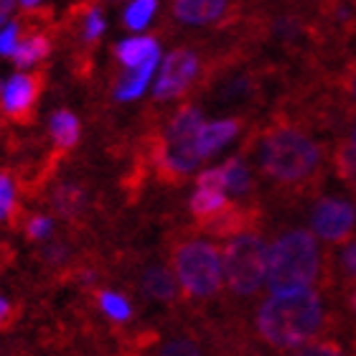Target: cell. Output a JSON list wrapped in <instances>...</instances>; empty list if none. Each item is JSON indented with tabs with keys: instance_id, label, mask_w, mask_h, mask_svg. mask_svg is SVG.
<instances>
[{
	"instance_id": "1",
	"label": "cell",
	"mask_w": 356,
	"mask_h": 356,
	"mask_svg": "<svg viewBox=\"0 0 356 356\" xmlns=\"http://www.w3.org/2000/svg\"><path fill=\"white\" fill-rule=\"evenodd\" d=\"M254 323L262 339L277 349L303 346L321 331L323 303L311 288L273 293V298L260 305Z\"/></svg>"
},
{
	"instance_id": "2",
	"label": "cell",
	"mask_w": 356,
	"mask_h": 356,
	"mask_svg": "<svg viewBox=\"0 0 356 356\" xmlns=\"http://www.w3.org/2000/svg\"><path fill=\"white\" fill-rule=\"evenodd\" d=\"M260 165L265 176L277 184H303L318 173L321 148L303 130L293 125H275L262 135Z\"/></svg>"
},
{
	"instance_id": "3",
	"label": "cell",
	"mask_w": 356,
	"mask_h": 356,
	"mask_svg": "<svg viewBox=\"0 0 356 356\" xmlns=\"http://www.w3.org/2000/svg\"><path fill=\"white\" fill-rule=\"evenodd\" d=\"M321 252L311 232L293 229L275 239L267 257V285L273 293L311 288L318 277Z\"/></svg>"
},
{
	"instance_id": "4",
	"label": "cell",
	"mask_w": 356,
	"mask_h": 356,
	"mask_svg": "<svg viewBox=\"0 0 356 356\" xmlns=\"http://www.w3.org/2000/svg\"><path fill=\"white\" fill-rule=\"evenodd\" d=\"M173 270L181 288L193 300L214 298L224 285V257L214 245L184 239L173 247Z\"/></svg>"
},
{
	"instance_id": "5",
	"label": "cell",
	"mask_w": 356,
	"mask_h": 356,
	"mask_svg": "<svg viewBox=\"0 0 356 356\" xmlns=\"http://www.w3.org/2000/svg\"><path fill=\"white\" fill-rule=\"evenodd\" d=\"M224 282L234 296H254L267 282V257L270 247L252 232H239L224 247Z\"/></svg>"
},
{
	"instance_id": "6",
	"label": "cell",
	"mask_w": 356,
	"mask_h": 356,
	"mask_svg": "<svg viewBox=\"0 0 356 356\" xmlns=\"http://www.w3.org/2000/svg\"><path fill=\"white\" fill-rule=\"evenodd\" d=\"M204 127L201 112L186 104L173 115L171 125L165 130L163 145L158 148V163L168 178H181L191 173L204 161L199 150V133Z\"/></svg>"
},
{
	"instance_id": "7",
	"label": "cell",
	"mask_w": 356,
	"mask_h": 356,
	"mask_svg": "<svg viewBox=\"0 0 356 356\" xmlns=\"http://www.w3.org/2000/svg\"><path fill=\"white\" fill-rule=\"evenodd\" d=\"M311 227L316 237L326 242H343L356 227V209L346 199L339 196H326L313 207Z\"/></svg>"
},
{
	"instance_id": "8",
	"label": "cell",
	"mask_w": 356,
	"mask_h": 356,
	"mask_svg": "<svg viewBox=\"0 0 356 356\" xmlns=\"http://www.w3.org/2000/svg\"><path fill=\"white\" fill-rule=\"evenodd\" d=\"M199 72V59L196 54L188 51V49H176L165 56L163 67H161V74H158L156 84V97L158 99H171L178 97L188 84L193 82V76Z\"/></svg>"
},
{
	"instance_id": "9",
	"label": "cell",
	"mask_w": 356,
	"mask_h": 356,
	"mask_svg": "<svg viewBox=\"0 0 356 356\" xmlns=\"http://www.w3.org/2000/svg\"><path fill=\"white\" fill-rule=\"evenodd\" d=\"M41 84H44L41 74H15L13 79H8V84L3 87V107H6L8 118L29 120L31 110L41 95Z\"/></svg>"
},
{
	"instance_id": "10",
	"label": "cell",
	"mask_w": 356,
	"mask_h": 356,
	"mask_svg": "<svg viewBox=\"0 0 356 356\" xmlns=\"http://www.w3.org/2000/svg\"><path fill=\"white\" fill-rule=\"evenodd\" d=\"M229 8V0H173V15L181 23L204 26L219 21Z\"/></svg>"
},
{
	"instance_id": "11",
	"label": "cell",
	"mask_w": 356,
	"mask_h": 356,
	"mask_svg": "<svg viewBox=\"0 0 356 356\" xmlns=\"http://www.w3.org/2000/svg\"><path fill=\"white\" fill-rule=\"evenodd\" d=\"M239 130H242V122L234 120V118L219 120V122H204V127H201V133H199L201 156L204 158L214 156L216 150L224 148V145H227V143H229Z\"/></svg>"
},
{
	"instance_id": "12",
	"label": "cell",
	"mask_w": 356,
	"mask_h": 356,
	"mask_svg": "<svg viewBox=\"0 0 356 356\" xmlns=\"http://www.w3.org/2000/svg\"><path fill=\"white\" fill-rule=\"evenodd\" d=\"M143 290L145 296L153 298V300H161V303H173L178 296L176 288V277H173L165 267H148L140 277Z\"/></svg>"
},
{
	"instance_id": "13",
	"label": "cell",
	"mask_w": 356,
	"mask_h": 356,
	"mask_svg": "<svg viewBox=\"0 0 356 356\" xmlns=\"http://www.w3.org/2000/svg\"><path fill=\"white\" fill-rule=\"evenodd\" d=\"M158 56L161 54L150 56L148 61H143L138 67L127 69L125 74H122V79L118 82V99H135L138 95H143V89L150 82V76H153V72L158 67Z\"/></svg>"
},
{
	"instance_id": "14",
	"label": "cell",
	"mask_w": 356,
	"mask_h": 356,
	"mask_svg": "<svg viewBox=\"0 0 356 356\" xmlns=\"http://www.w3.org/2000/svg\"><path fill=\"white\" fill-rule=\"evenodd\" d=\"M156 54H161L156 38L138 36V38H130V41H125V44H120L118 59L122 61L127 69H130V67H138V64H143V61H148L150 56H156Z\"/></svg>"
},
{
	"instance_id": "15",
	"label": "cell",
	"mask_w": 356,
	"mask_h": 356,
	"mask_svg": "<svg viewBox=\"0 0 356 356\" xmlns=\"http://www.w3.org/2000/svg\"><path fill=\"white\" fill-rule=\"evenodd\" d=\"M227 207V196H224V188H207V186H199L196 193L191 196V211L193 216L204 222V219H211L214 214H219L222 209Z\"/></svg>"
},
{
	"instance_id": "16",
	"label": "cell",
	"mask_w": 356,
	"mask_h": 356,
	"mask_svg": "<svg viewBox=\"0 0 356 356\" xmlns=\"http://www.w3.org/2000/svg\"><path fill=\"white\" fill-rule=\"evenodd\" d=\"M51 135H54V143L61 150L74 148L76 140H79V120L69 110H59L51 118Z\"/></svg>"
},
{
	"instance_id": "17",
	"label": "cell",
	"mask_w": 356,
	"mask_h": 356,
	"mask_svg": "<svg viewBox=\"0 0 356 356\" xmlns=\"http://www.w3.org/2000/svg\"><path fill=\"white\" fill-rule=\"evenodd\" d=\"M49 51H51V41L38 33V36H29L26 41L15 46L13 59L18 67H31V64H38L41 59H46Z\"/></svg>"
},
{
	"instance_id": "18",
	"label": "cell",
	"mask_w": 356,
	"mask_h": 356,
	"mask_svg": "<svg viewBox=\"0 0 356 356\" xmlns=\"http://www.w3.org/2000/svg\"><path fill=\"white\" fill-rule=\"evenodd\" d=\"M222 171H224V184H227V188L232 193L242 196V193H247L252 188V176H250V168L245 165L242 158H229L222 165Z\"/></svg>"
},
{
	"instance_id": "19",
	"label": "cell",
	"mask_w": 356,
	"mask_h": 356,
	"mask_svg": "<svg viewBox=\"0 0 356 356\" xmlns=\"http://www.w3.org/2000/svg\"><path fill=\"white\" fill-rule=\"evenodd\" d=\"M336 171H339V176L346 181V186H351L356 191V143L351 140H343L339 148H336Z\"/></svg>"
},
{
	"instance_id": "20",
	"label": "cell",
	"mask_w": 356,
	"mask_h": 356,
	"mask_svg": "<svg viewBox=\"0 0 356 356\" xmlns=\"http://www.w3.org/2000/svg\"><path fill=\"white\" fill-rule=\"evenodd\" d=\"M97 300H99L102 311L107 313L112 321H127L130 316H133V308H130V303H127L122 296H118V293L99 290V293H97Z\"/></svg>"
},
{
	"instance_id": "21",
	"label": "cell",
	"mask_w": 356,
	"mask_h": 356,
	"mask_svg": "<svg viewBox=\"0 0 356 356\" xmlns=\"http://www.w3.org/2000/svg\"><path fill=\"white\" fill-rule=\"evenodd\" d=\"M156 6L158 0H135L133 6H127L125 10V23L127 29H145L150 23V18H153V13H156Z\"/></svg>"
},
{
	"instance_id": "22",
	"label": "cell",
	"mask_w": 356,
	"mask_h": 356,
	"mask_svg": "<svg viewBox=\"0 0 356 356\" xmlns=\"http://www.w3.org/2000/svg\"><path fill=\"white\" fill-rule=\"evenodd\" d=\"M56 209L72 219V216H76L84 209V193L76 186H61L59 191H56Z\"/></svg>"
},
{
	"instance_id": "23",
	"label": "cell",
	"mask_w": 356,
	"mask_h": 356,
	"mask_svg": "<svg viewBox=\"0 0 356 356\" xmlns=\"http://www.w3.org/2000/svg\"><path fill=\"white\" fill-rule=\"evenodd\" d=\"M161 356H204L201 346L196 343V339L191 336H176L161 349Z\"/></svg>"
},
{
	"instance_id": "24",
	"label": "cell",
	"mask_w": 356,
	"mask_h": 356,
	"mask_svg": "<svg viewBox=\"0 0 356 356\" xmlns=\"http://www.w3.org/2000/svg\"><path fill=\"white\" fill-rule=\"evenodd\" d=\"M15 214V193H13V184L6 173H0V219Z\"/></svg>"
},
{
	"instance_id": "25",
	"label": "cell",
	"mask_w": 356,
	"mask_h": 356,
	"mask_svg": "<svg viewBox=\"0 0 356 356\" xmlns=\"http://www.w3.org/2000/svg\"><path fill=\"white\" fill-rule=\"evenodd\" d=\"M15 46H18V26L10 23V26L0 31V54L3 56H13Z\"/></svg>"
},
{
	"instance_id": "26",
	"label": "cell",
	"mask_w": 356,
	"mask_h": 356,
	"mask_svg": "<svg viewBox=\"0 0 356 356\" xmlns=\"http://www.w3.org/2000/svg\"><path fill=\"white\" fill-rule=\"evenodd\" d=\"M29 237L31 239H44L51 234V219H46V216H33L29 222Z\"/></svg>"
},
{
	"instance_id": "27",
	"label": "cell",
	"mask_w": 356,
	"mask_h": 356,
	"mask_svg": "<svg viewBox=\"0 0 356 356\" xmlns=\"http://www.w3.org/2000/svg\"><path fill=\"white\" fill-rule=\"evenodd\" d=\"M102 31H104V21H102V15H99V10H92L87 18V31H84V38L87 41H97V38L102 36Z\"/></svg>"
},
{
	"instance_id": "28",
	"label": "cell",
	"mask_w": 356,
	"mask_h": 356,
	"mask_svg": "<svg viewBox=\"0 0 356 356\" xmlns=\"http://www.w3.org/2000/svg\"><path fill=\"white\" fill-rule=\"evenodd\" d=\"M199 186H207V188H227V184H224V171L222 168L204 171L199 176Z\"/></svg>"
},
{
	"instance_id": "29",
	"label": "cell",
	"mask_w": 356,
	"mask_h": 356,
	"mask_svg": "<svg viewBox=\"0 0 356 356\" xmlns=\"http://www.w3.org/2000/svg\"><path fill=\"white\" fill-rule=\"evenodd\" d=\"M298 356H343V354L336 346H331V343H308Z\"/></svg>"
},
{
	"instance_id": "30",
	"label": "cell",
	"mask_w": 356,
	"mask_h": 356,
	"mask_svg": "<svg viewBox=\"0 0 356 356\" xmlns=\"http://www.w3.org/2000/svg\"><path fill=\"white\" fill-rule=\"evenodd\" d=\"M341 265L343 270L349 275H354L356 277V239L354 242H349V245L343 247V252H341Z\"/></svg>"
},
{
	"instance_id": "31",
	"label": "cell",
	"mask_w": 356,
	"mask_h": 356,
	"mask_svg": "<svg viewBox=\"0 0 356 356\" xmlns=\"http://www.w3.org/2000/svg\"><path fill=\"white\" fill-rule=\"evenodd\" d=\"M13 318H15L13 305L8 303L6 298H0V328H8L10 323H13Z\"/></svg>"
},
{
	"instance_id": "32",
	"label": "cell",
	"mask_w": 356,
	"mask_h": 356,
	"mask_svg": "<svg viewBox=\"0 0 356 356\" xmlns=\"http://www.w3.org/2000/svg\"><path fill=\"white\" fill-rule=\"evenodd\" d=\"M346 89L351 92V97H354L356 102V64H351L349 72H346Z\"/></svg>"
},
{
	"instance_id": "33",
	"label": "cell",
	"mask_w": 356,
	"mask_h": 356,
	"mask_svg": "<svg viewBox=\"0 0 356 356\" xmlns=\"http://www.w3.org/2000/svg\"><path fill=\"white\" fill-rule=\"evenodd\" d=\"M13 6H15V0H0V26L8 21V15H10Z\"/></svg>"
},
{
	"instance_id": "34",
	"label": "cell",
	"mask_w": 356,
	"mask_h": 356,
	"mask_svg": "<svg viewBox=\"0 0 356 356\" xmlns=\"http://www.w3.org/2000/svg\"><path fill=\"white\" fill-rule=\"evenodd\" d=\"M21 3H23V6H26V8H33V6H36V3H38V0H21Z\"/></svg>"
},
{
	"instance_id": "35",
	"label": "cell",
	"mask_w": 356,
	"mask_h": 356,
	"mask_svg": "<svg viewBox=\"0 0 356 356\" xmlns=\"http://www.w3.org/2000/svg\"><path fill=\"white\" fill-rule=\"evenodd\" d=\"M351 308H354V311H356V293H354V296H351Z\"/></svg>"
}]
</instances>
